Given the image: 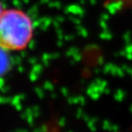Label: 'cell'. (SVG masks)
Listing matches in <instances>:
<instances>
[{"label": "cell", "instance_id": "cell-3", "mask_svg": "<svg viewBox=\"0 0 132 132\" xmlns=\"http://www.w3.org/2000/svg\"><path fill=\"white\" fill-rule=\"evenodd\" d=\"M4 11V8H3V3L1 2V0H0V16H1L3 11Z\"/></svg>", "mask_w": 132, "mask_h": 132}, {"label": "cell", "instance_id": "cell-1", "mask_svg": "<svg viewBox=\"0 0 132 132\" xmlns=\"http://www.w3.org/2000/svg\"><path fill=\"white\" fill-rule=\"evenodd\" d=\"M34 23L26 11L4 9L0 16V46L7 51L26 50L34 36Z\"/></svg>", "mask_w": 132, "mask_h": 132}, {"label": "cell", "instance_id": "cell-2", "mask_svg": "<svg viewBox=\"0 0 132 132\" xmlns=\"http://www.w3.org/2000/svg\"><path fill=\"white\" fill-rule=\"evenodd\" d=\"M8 52L0 46V79L4 77L11 69V61Z\"/></svg>", "mask_w": 132, "mask_h": 132}]
</instances>
